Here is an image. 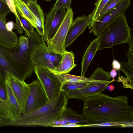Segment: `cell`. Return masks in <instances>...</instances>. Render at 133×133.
<instances>
[{"mask_svg":"<svg viewBox=\"0 0 133 133\" xmlns=\"http://www.w3.org/2000/svg\"><path fill=\"white\" fill-rule=\"evenodd\" d=\"M0 126H1V124H0Z\"/></svg>","mask_w":133,"mask_h":133,"instance_id":"43","label":"cell"},{"mask_svg":"<svg viewBox=\"0 0 133 133\" xmlns=\"http://www.w3.org/2000/svg\"><path fill=\"white\" fill-rule=\"evenodd\" d=\"M131 30L124 14L120 16L106 26L98 37V50L122 43L129 44L132 40L130 33Z\"/></svg>","mask_w":133,"mask_h":133,"instance_id":"4","label":"cell"},{"mask_svg":"<svg viewBox=\"0 0 133 133\" xmlns=\"http://www.w3.org/2000/svg\"><path fill=\"white\" fill-rule=\"evenodd\" d=\"M2 1H3L4 3L6 4V0H1Z\"/></svg>","mask_w":133,"mask_h":133,"instance_id":"41","label":"cell"},{"mask_svg":"<svg viewBox=\"0 0 133 133\" xmlns=\"http://www.w3.org/2000/svg\"><path fill=\"white\" fill-rule=\"evenodd\" d=\"M5 83L7 93L8 103L15 118L22 114L21 108L10 85L6 79H5Z\"/></svg>","mask_w":133,"mask_h":133,"instance_id":"18","label":"cell"},{"mask_svg":"<svg viewBox=\"0 0 133 133\" xmlns=\"http://www.w3.org/2000/svg\"><path fill=\"white\" fill-rule=\"evenodd\" d=\"M17 14L20 20L21 26L25 32V35L28 37L34 30V28L27 20Z\"/></svg>","mask_w":133,"mask_h":133,"instance_id":"25","label":"cell"},{"mask_svg":"<svg viewBox=\"0 0 133 133\" xmlns=\"http://www.w3.org/2000/svg\"><path fill=\"white\" fill-rule=\"evenodd\" d=\"M112 66L113 69L119 71L120 70L121 68L120 63L114 59L112 63Z\"/></svg>","mask_w":133,"mask_h":133,"instance_id":"36","label":"cell"},{"mask_svg":"<svg viewBox=\"0 0 133 133\" xmlns=\"http://www.w3.org/2000/svg\"><path fill=\"white\" fill-rule=\"evenodd\" d=\"M23 1L26 5L28 3L31 2H33L37 1V0H21Z\"/></svg>","mask_w":133,"mask_h":133,"instance_id":"40","label":"cell"},{"mask_svg":"<svg viewBox=\"0 0 133 133\" xmlns=\"http://www.w3.org/2000/svg\"><path fill=\"white\" fill-rule=\"evenodd\" d=\"M111 76L99 79L83 87L64 92L68 99L75 98L84 100L87 98L101 93L110 83L115 81Z\"/></svg>","mask_w":133,"mask_h":133,"instance_id":"8","label":"cell"},{"mask_svg":"<svg viewBox=\"0 0 133 133\" xmlns=\"http://www.w3.org/2000/svg\"><path fill=\"white\" fill-rule=\"evenodd\" d=\"M129 50L126 55L128 58L127 63L131 66H133V40L129 43Z\"/></svg>","mask_w":133,"mask_h":133,"instance_id":"33","label":"cell"},{"mask_svg":"<svg viewBox=\"0 0 133 133\" xmlns=\"http://www.w3.org/2000/svg\"><path fill=\"white\" fill-rule=\"evenodd\" d=\"M74 56L72 51H66L63 55L62 59L59 65L51 71L57 74L69 73L77 65L75 63Z\"/></svg>","mask_w":133,"mask_h":133,"instance_id":"16","label":"cell"},{"mask_svg":"<svg viewBox=\"0 0 133 133\" xmlns=\"http://www.w3.org/2000/svg\"><path fill=\"white\" fill-rule=\"evenodd\" d=\"M6 1L7 5L11 12L15 15L16 19L19 18L14 0H6Z\"/></svg>","mask_w":133,"mask_h":133,"instance_id":"34","label":"cell"},{"mask_svg":"<svg viewBox=\"0 0 133 133\" xmlns=\"http://www.w3.org/2000/svg\"><path fill=\"white\" fill-rule=\"evenodd\" d=\"M110 76L112 78V80H114L115 77L117 75V72L116 70L115 69H113L110 72Z\"/></svg>","mask_w":133,"mask_h":133,"instance_id":"38","label":"cell"},{"mask_svg":"<svg viewBox=\"0 0 133 133\" xmlns=\"http://www.w3.org/2000/svg\"><path fill=\"white\" fill-rule=\"evenodd\" d=\"M0 117L5 123V125L12 121L15 118L8 102L0 98Z\"/></svg>","mask_w":133,"mask_h":133,"instance_id":"21","label":"cell"},{"mask_svg":"<svg viewBox=\"0 0 133 133\" xmlns=\"http://www.w3.org/2000/svg\"><path fill=\"white\" fill-rule=\"evenodd\" d=\"M28 85L30 93L25 108V114L34 111L49 102L43 88L37 80H34Z\"/></svg>","mask_w":133,"mask_h":133,"instance_id":"10","label":"cell"},{"mask_svg":"<svg viewBox=\"0 0 133 133\" xmlns=\"http://www.w3.org/2000/svg\"><path fill=\"white\" fill-rule=\"evenodd\" d=\"M83 101L82 114L89 122H133V108L125 95L112 97L101 93Z\"/></svg>","mask_w":133,"mask_h":133,"instance_id":"1","label":"cell"},{"mask_svg":"<svg viewBox=\"0 0 133 133\" xmlns=\"http://www.w3.org/2000/svg\"><path fill=\"white\" fill-rule=\"evenodd\" d=\"M120 70H121L127 76V79L133 84V66L129 64L127 62H122L120 63Z\"/></svg>","mask_w":133,"mask_h":133,"instance_id":"27","label":"cell"},{"mask_svg":"<svg viewBox=\"0 0 133 133\" xmlns=\"http://www.w3.org/2000/svg\"><path fill=\"white\" fill-rule=\"evenodd\" d=\"M5 81L3 79H0V98L5 101L8 102Z\"/></svg>","mask_w":133,"mask_h":133,"instance_id":"31","label":"cell"},{"mask_svg":"<svg viewBox=\"0 0 133 133\" xmlns=\"http://www.w3.org/2000/svg\"><path fill=\"white\" fill-rule=\"evenodd\" d=\"M68 99L64 92L53 100L31 113L21 114L6 125L50 127L51 123L60 119L66 107Z\"/></svg>","mask_w":133,"mask_h":133,"instance_id":"2","label":"cell"},{"mask_svg":"<svg viewBox=\"0 0 133 133\" xmlns=\"http://www.w3.org/2000/svg\"><path fill=\"white\" fill-rule=\"evenodd\" d=\"M31 61L34 66L45 67L51 71L55 68L51 62L47 45L43 38L35 30L28 37Z\"/></svg>","mask_w":133,"mask_h":133,"instance_id":"5","label":"cell"},{"mask_svg":"<svg viewBox=\"0 0 133 133\" xmlns=\"http://www.w3.org/2000/svg\"><path fill=\"white\" fill-rule=\"evenodd\" d=\"M109 0H96L94 3L95 7L90 14L91 18L89 25V29L92 27L94 22L97 20L99 14Z\"/></svg>","mask_w":133,"mask_h":133,"instance_id":"22","label":"cell"},{"mask_svg":"<svg viewBox=\"0 0 133 133\" xmlns=\"http://www.w3.org/2000/svg\"><path fill=\"white\" fill-rule=\"evenodd\" d=\"M18 47L11 49L3 47L4 53L11 73L19 79L24 80L34 71L28 38L21 35Z\"/></svg>","mask_w":133,"mask_h":133,"instance_id":"3","label":"cell"},{"mask_svg":"<svg viewBox=\"0 0 133 133\" xmlns=\"http://www.w3.org/2000/svg\"><path fill=\"white\" fill-rule=\"evenodd\" d=\"M42 0L46 1H51V0Z\"/></svg>","mask_w":133,"mask_h":133,"instance_id":"42","label":"cell"},{"mask_svg":"<svg viewBox=\"0 0 133 133\" xmlns=\"http://www.w3.org/2000/svg\"><path fill=\"white\" fill-rule=\"evenodd\" d=\"M89 84H64L62 88V91L64 92L82 88Z\"/></svg>","mask_w":133,"mask_h":133,"instance_id":"28","label":"cell"},{"mask_svg":"<svg viewBox=\"0 0 133 133\" xmlns=\"http://www.w3.org/2000/svg\"><path fill=\"white\" fill-rule=\"evenodd\" d=\"M5 79L8 81L21 108L22 114H25L26 102L30 93L28 84L21 80L8 70L5 74Z\"/></svg>","mask_w":133,"mask_h":133,"instance_id":"9","label":"cell"},{"mask_svg":"<svg viewBox=\"0 0 133 133\" xmlns=\"http://www.w3.org/2000/svg\"><path fill=\"white\" fill-rule=\"evenodd\" d=\"M71 0H57L54 5L53 8L58 9L63 7L66 10L70 8Z\"/></svg>","mask_w":133,"mask_h":133,"instance_id":"30","label":"cell"},{"mask_svg":"<svg viewBox=\"0 0 133 133\" xmlns=\"http://www.w3.org/2000/svg\"><path fill=\"white\" fill-rule=\"evenodd\" d=\"M91 18L90 14L76 17L73 22L67 33L65 42V48L70 45L79 35L83 33L87 26Z\"/></svg>","mask_w":133,"mask_h":133,"instance_id":"13","label":"cell"},{"mask_svg":"<svg viewBox=\"0 0 133 133\" xmlns=\"http://www.w3.org/2000/svg\"><path fill=\"white\" fill-rule=\"evenodd\" d=\"M98 37L90 42L83 57L82 62L81 76L84 77L85 72L98 50Z\"/></svg>","mask_w":133,"mask_h":133,"instance_id":"17","label":"cell"},{"mask_svg":"<svg viewBox=\"0 0 133 133\" xmlns=\"http://www.w3.org/2000/svg\"><path fill=\"white\" fill-rule=\"evenodd\" d=\"M74 12L70 8L66 10L64 19L54 37L46 42L48 50L63 55L66 51L65 46L66 38L73 22Z\"/></svg>","mask_w":133,"mask_h":133,"instance_id":"7","label":"cell"},{"mask_svg":"<svg viewBox=\"0 0 133 133\" xmlns=\"http://www.w3.org/2000/svg\"><path fill=\"white\" fill-rule=\"evenodd\" d=\"M114 86L113 84H111L107 87L106 88L109 90L110 92L112 91L114 89Z\"/></svg>","mask_w":133,"mask_h":133,"instance_id":"39","label":"cell"},{"mask_svg":"<svg viewBox=\"0 0 133 133\" xmlns=\"http://www.w3.org/2000/svg\"><path fill=\"white\" fill-rule=\"evenodd\" d=\"M58 127H82V125L78 124H77L69 123L65 125L60 126Z\"/></svg>","mask_w":133,"mask_h":133,"instance_id":"37","label":"cell"},{"mask_svg":"<svg viewBox=\"0 0 133 133\" xmlns=\"http://www.w3.org/2000/svg\"><path fill=\"white\" fill-rule=\"evenodd\" d=\"M17 14L27 20L36 28V25L31 13L26 5L21 0H14Z\"/></svg>","mask_w":133,"mask_h":133,"instance_id":"20","label":"cell"},{"mask_svg":"<svg viewBox=\"0 0 133 133\" xmlns=\"http://www.w3.org/2000/svg\"><path fill=\"white\" fill-rule=\"evenodd\" d=\"M66 11L62 7L58 9L52 8L46 15L44 25V34L42 37L45 42L54 36L65 17Z\"/></svg>","mask_w":133,"mask_h":133,"instance_id":"12","label":"cell"},{"mask_svg":"<svg viewBox=\"0 0 133 133\" xmlns=\"http://www.w3.org/2000/svg\"><path fill=\"white\" fill-rule=\"evenodd\" d=\"M48 50L51 62L55 68L57 67L60 64L63 55Z\"/></svg>","mask_w":133,"mask_h":133,"instance_id":"29","label":"cell"},{"mask_svg":"<svg viewBox=\"0 0 133 133\" xmlns=\"http://www.w3.org/2000/svg\"><path fill=\"white\" fill-rule=\"evenodd\" d=\"M130 0H122L113 9L94 22L90 32L98 37L103 29L117 18L124 14L130 4Z\"/></svg>","mask_w":133,"mask_h":133,"instance_id":"11","label":"cell"},{"mask_svg":"<svg viewBox=\"0 0 133 133\" xmlns=\"http://www.w3.org/2000/svg\"><path fill=\"white\" fill-rule=\"evenodd\" d=\"M61 117L66 120L69 124L89 123V121L84 117L82 114H78L70 108L66 107V108Z\"/></svg>","mask_w":133,"mask_h":133,"instance_id":"19","label":"cell"},{"mask_svg":"<svg viewBox=\"0 0 133 133\" xmlns=\"http://www.w3.org/2000/svg\"><path fill=\"white\" fill-rule=\"evenodd\" d=\"M122 0H109L100 12L97 19L103 16L116 8Z\"/></svg>","mask_w":133,"mask_h":133,"instance_id":"26","label":"cell"},{"mask_svg":"<svg viewBox=\"0 0 133 133\" xmlns=\"http://www.w3.org/2000/svg\"><path fill=\"white\" fill-rule=\"evenodd\" d=\"M6 27L8 31L11 32L14 28L15 23L12 21H9L6 23Z\"/></svg>","mask_w":133,"mask_h":133,"instance_id":"35","label":"cell"},{"mask_svg":"<svg viewBox=\"0 0 133 133\" xmlns=\"http://www.w3.org/2000/svg\"><path fill=\"white\" fill-rule=\"evenodd\" d=\"M132 127L133 122H111L101 123H93L82 125V127Z\"/></svg>","mask_w":133,"mask_h":133,"instance_id":"23","label":"cell"},{"mask_svg":"<svg viewBox=\"0 0 133 133\" xmlns=\"http://www.w3.org/2000/svg\"><path fill=\"white\" fill-rule=\"evenodd\" d=\"M3 47L0 44V79L5 81V71L8 70L11 73V71L4 56Z\"/></svg>","mask_w":133,"mask_h":133,"instance_id":"24","label":"cell"},{"mask_svg":"<svg viewBox=\"0 0 133 133\" xmlns=\"http://www.w3.org/2000/svg\"><path fill=\"white\" fill-rule=\"evenodd\" d=\"M55 74L60 81L62 87L66 84H90L101 78L99 76L94 74H92L90 77L88 78L70 75L68 73Z\"/></svg>","mask_w":133,"mask_h":133,"instance_id":"15","label":"cell"},{"mask_svg":"<svg viewBox=\"0 0 133 133\" xmlns=\"http://www.w3.org/2000/svg\"><path fill=\"white\" fill-rule=\"evenodd\" d=\"M34 70L49 102L58 96L62 91V86L56 75L45 67L34 66Z\"/></svg>","mask_w":133,"mask_h":133,"instance_id":"6","label":"cell"},{"mask_svg":"<svg viewBox=\"0 0 133 133\" xmlns=\"http://www.w3.org/2000/svg\"><path fill=\"white\" fill-rule=\"evenodd\" d=\"M26 5L31 13L36 25L37 32L42 37L44 34V16L43 11L37 1L31 2Z\"/></svg>","mask_w":133,"mask_h":133,"instance_id":"14","label":"cell"},{"mask_svg":"<svg viewBox=\"0 0 133 133\" xmlns=\"http://www.w3.org/2000/svg\"><path fill=\"white\" fill-rule=\"evenodd\" d=\"M11 12L7 4L0 0V12L4 17Z\"/></svg>","mask_w":133,"mask_h":133,"instance_id":"32","label":"cell"}]
</instances>
